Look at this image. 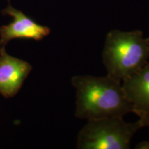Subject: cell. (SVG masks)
<instances>
[{
	"mask_svg": "<svg viewBox=\"0 0 149 149\" xmlns=\"http://www.w3.org/2000/svg\"><path fill=\"white\" fill-rule=\"evenodd\" d=\"M71 83L76 91L74 115L81 120L124 117L133 113L121 81L110 76L74 75Z\"/></svg>",
	"mask_w": 149,
	"mask_h": 149,
	"instance_id": "6da1fadb",
	"label": "cell"
},
{
	"mask_svg": "<svg viewBox=\"0 0 149 149\" xmlns=\"http://www.w3.org/2000/svg\"><path fill=\"white\" fill-rule=\"evenodd\" d=\"M147 39L139 30H112L107 33L102 59L107 75L122 81L141 69L148 61Z\"/></svg>",
	"mask_w": 149,
	"mask_h": 149,
	"instance_id": "7a4b0ae2",
	"label": "cell"
},
{
	"mask_svg": "<svg viewBox=\"0 0 149 149\" xmlns=\"http://www.w3.org/2000/svg\"><path fill=\"white\" fill-rule=\"evenodd\" d=\"M143 128L139 120L126 122L123 117L87 120L77 135L78 149H128L132 137Z\"/></svg>",
	"mask_w": 149,
	"mask_h": 149,
	"instance_id": "3957f363",
	"label": "cell"
},
{
	"mask_svg": "<svg viewBox=\"0 0 149 149\" xmlns=\"http://www.w3.org/2000/svg\"><path fill=\"white\" fill-rule=\"evenodd\" d=\"M2 13L11 17L13 22L0 26V46H5L6 44L15 39L40 41L51 33L49 28L36 23L11 4L7 6Z\"/></svg>",
	"mask_w": 149,
	"mask_h": 149,
	"instance_id": "277c9868",
	"label": "cell"
},
{
	"mask_svg": "<svg viewBox=\"0 0 149 149\" xmlns=\"http://www.w3.org/2000/svg\"><path fill=\"white\" fill-rule=\"evenodd\" d=\"M32 68L29 62L9 55L5 46H0V94L5 98L15 96Z\"/></svg>",
	"mask_w": 149,
	"mask_h": 149,
	"instance_id": "5b68a950",
	"label": "cell"
},
{
	"mask_svg": "<svg viewBox=\"0 0 149 149\" xmlns=\"http://www.w3.org/2000/svg\"><path fill=\"white\" fill-rule=\"evenodd\" d=\"M122 88L136 115L149 111V61L141 69L123 80Z\"/></svg>",
	"mask_w": 149,
	"mask_h": 149,
	"instance_id": "8992f818",
	"label": "cell"
},
{
	"mask_svg": "<svg viewBox=\"0 0 149 149\" xmlns=\"http://www.w3.org/2000/svg\"><path fill=\"white\" fill-rule=\"evenodd\" d=\"M138 116L139 117V120L140 121L143 127H144V126L149 127V111L144 113H141V114L138 115Z\"/></svg>",
	"mask_w": 149,
	"mask_h": 149,
	"instance_id": "52a82bcc",
	"label": "cell"
},
{
	"mask_svg": "<svg viewBox=\"0 0 149 149\" xmlns=\"http://www.w3.org/2000/svg\"><path fill=\"white\" fill-rule=\"evenodd\" d=\"M136 149H149V141H143L139 143L135 147Z\"/></svg>",
	"mask_w": 149,
	"mask_h": 149,
	"instance_id": "ba28073f",
	"label": "cell"
},
{
	"mask_svg": "<svg viewBox=\"0 0 149 149\" xmlns=\"http://www.w3.org/2000/svg\"><path fill=\"white\" fill-rule=\"evenodd\" d=\"M146 39H147V42H148V46H149V37Z\"/></svg>",
	"mask_w": 149,
	"mask_h": 149,
	"instance_id": "9c48e42d",
	"label": "cell"
}]
</instances>
